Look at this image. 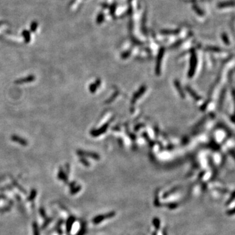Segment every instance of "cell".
<instances>
[{"label":"cell","instance_id":"obj_1","mask_svg":"<svg viewBox=\"0 0 235 235\" xmlns=\"http://www.w3.org/2000/svg\"><path fill=\"white\" fill-rule=\"evenodd\" d=\"M234 3L233 2H227V3H219L218 5V7L222 8V7H229V6H233Z\"/></svg>","mask_w":235,"mask_h":235},{"label":"cell","instance_id":"obj_2","mask_svg":"<svg viewBox=\"0 0 235 235\" xmlns=\"http://www.w3.org/2000/svg\"><path fill=\"white\" fill-rule=\"evenodd\" d=\"M24 37H25V39H26V41H28L29 39H30V34H29V33L27 32H24Z\"/></svg>","mask_w":235,"mask_h":235},{"label":"cell","instance_id":"obj_3","mask_svg":"<svg viewBox=\"0 0 235 235\" xmlns=\"http://www.w3.org/2000/svg\"><path fill=\"white\" fill-rule=\"evenodd\" d=\"M103 15H101L100 16L98 17V18H97V22L101 23V22L103 21Z\"/></svg>","mask_w":235,"mask_h":235},{"label":"cell","instance_id":"obj_4","mask_svg":"<svg viewBox=\"0 0 235 235\" xmlns=\"http://www.w3.org/2000/svg\"><path fill=\"white\" fill-rule=\"evenodd\" d=\"M37 24L34 22V23H33L32 26V27H31V29H32V30L33 31H35V29L37 28Z\"/></svg>","mask_w":235,"mask_h":235}]
</instances>
